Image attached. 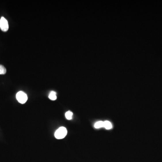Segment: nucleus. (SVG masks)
<instances>
[{
	"mask_svg": "<svg viewBox=\"0 0 162 162\" xmlns=\"http://www.w3.org/2000/svg\"><path fill=\"white\" fill-rule=\"evenodd\" d=\"M73 115V113L70 111H68L65 113V117L68 120H71L72 119Z\"/></svg>",
	"mask_w": 162,
	"mask_h": 162,
	"instance_id": "obj_7",
	"label": "nucleus"
},
{
	"mask_svg": "<svg viewBox=\"0 0 162 162\" xmlns=\"http://www.w3.org/2000/svg\"><path fill=\"white\" fill-rule=\"evenodd\" d=\"M0 28L3 32H6L9 29L7 20L3 17H2L0 20Z\"/></svg>",
	"mask_w": 162,
	"mask_h": 162,
	"instance_id": "obj_3",
	"label": "nucleus"
},
{
	"mask_svg": "<svg viewBox=\"0 0 162 162\" xmlns=\"http://www.w3.org/2000/svg\"><path fill=\"white\" fill-rule=\"evenodd\" d=\"M67 134V130L65 127H60L56 131L55 133V136L57 139H62L64 138Z\"/></svg>",
	"mask_w": 162,
	"mask_h": 162,
	"instance_id": "obj_1",
	"label": "nucleus"
},
{
	"mask_svg": "<svg viewBox=\"0 0 162 162\" xmlns=\"http://www.w3.org/2000/svg\"><path fill=\"white\" fill-rule=\"evenodd\" d=\"M16 97L18 101H19V102L22 104L25 103L28 100L27 95H26V93L22 91H20L19 92H18Z\"/></svg>",
	"mask_w": 162,
	"mask_h": 162,
	"instance_id": "obj_2",
	"label": "nucleus"
},
{
	"mask_svg": "<svg viewBox=\"0 0 162 162\" xmlns=\"http://www.w3.org/2000/svg\"><path fill=\"white\" fill-rule=\"evenodd\" d=\"M104 126V122L103 121H100L96 122L94 125V127L96 128H100L103 127Z\"/></svg>",
	"mask_w": 162,
	"mask_h": 162,
	"instance_id": "obj_4",
	"label": "nucleus"
},
{
	"mask_svg": "<svg viewBox=\"0 0 162 162\" xmlns=\"http://www.w3.org/2000/svg\"><path fill=\"white\" fill-rule=\"evenodd\" d=\"M49 98L50 100H55L57 99V96H56V93L55 92H51V93L49 94Z\"/></svg>",
	"mask_w": 162,
	"mask_h": 162,
	"instance_id": "obj_6",
	"label": "nucleus"
},
{
	"mask_svg": "<svg viewBox=\"0 0 162 162\" xmlns=\"http://www.w3.org/2000/svg\"><path fill=\"white\" fill-rule=\"evenodd\" d=\"M6 73V69L4 66L0 65V75H5Z\"/></svg>",
	"mask_w": 162,
	"mask_h": 162,
	"instance_id": "obj_8",
	"label": "nucleus"
},
{
	"mask_svg": "<svg viewBox=\"0 0 162 162\" xmlns=\"http://www.w3.org/2000/svg\"><path fill=\"white\" fill-rule=\"evenodd\" d=\"M104 122V127L105 129L109 130V129H111L112 128V125L110 121H105Z\"/></svg>",
	"mask_w": 162,
	"mask_h": 162,
	"instance_id": "obj_5",
	"label": "nucleus"
}]
</instances>
